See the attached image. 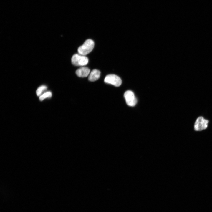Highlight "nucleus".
<instances>
[{"mask_svg":"<svg viewBox=\"0 0 212 212\" xmlns=\"http://www.w3.org/2000/svg\"><path fill=\"white\" fill-rule=\"evenodd\" d=\"M124 97L127 104L129 106H134L137 102V100L134 93L131 91L127 90L124 94Z\"/></svg>","mask_w":212,"mask_h":212,"instance_id":"5","label":"nucleus"},{"mask_svg":"<svg viewBox=\"0 0 212 212\" xmlns=\"http://www.w3.org/2000/svg\"><path fill=\"white\" fill-rule=\"evenodd\" d=\"M71 62L73 64L77 66H83L87 65L88 62L87 57L80 54H74L71 58Z\"/></svg>","mask_w":212,"mask_h":212,"instance_id":"2","label":"nucleus"},{"mask_svg":"<svg viewBox=\"0 0 212 212\" xmlns=\"http://www.w3.org/2000/svg\"><path fill=\"white\" fill-rule=\"evenodd\" d=\"M90 69L86 67H82L76 70V74L78 77H87L89 74Z\"/></svg>","mask_w":212,"mask_h":212,"instance_id":"6","label":"nucleus"},{"mask_svg":"<svg viewBox=\"0 0 212 212\" xmlns=\"http://www.w3.org/2000/svg\"><path fill=\"white\" fill-rule=\"evenodd\" d=\"M105 83L112 84L115 86H120L122 83V80L118 76L113 74L107 75L104 79Z\"/></svg>","mask_w":212,"mask_h":212,"instance_id":"3","label":"nucleus"},{"mask_svg":"<svg viewBox=\"0 0 212 212\" xmlns=\"http://www.w3.org/2000/svg\"><path fill=\"white\" fill-rule=\"evenodd\" d=\"M47 87L45 85H43L39 87L36 91V93L37 96H40L47 89Z\"/></svg>","mask_w":212,"mask_h":212,"instance_id":"8","label":"nucleus"},{"mask_svg":"<svg viewBox=\"0 0 212 212\" xmlns=\"http://www.w3.org/2000/svg\"><path fill=\"white\" fill-rule=\"evenodd\" d=\"M52 93L50 91H47L41 95L39 97L40 101H42L46 98H50L52 97Z\"/></svg>","mask_w":212,"mask_h":212,"instance_id":"9","label":"nucleus"},{"mask_svg":"<svg viewBox=\"0 0 212 212\" xmlns=\"http://www.w3.org/2000/svg\"><path fill=\"white\" fill-rule=\"evenodd\" d=\"M208 120L205 119L202 116L199 117L196 120L194 125V129L196 131H201L206 129L208 126Z\"/></svg>","mask_w":212,"mask_h":212,"instance_id":"4","label":"nucleus"},{"mask_svg":"<svg viewBox=\"0 0 212 212\" xmlns=\"http://www.w3.org/2000/svg\"><path fill=\"white\" fill-rule=\"evenodd\" d=\"M94 46V41L91 39L86 40L82 45L79 47L77 51L78 53L85 56L90 52Z\"/></svg>","mask_w":212,"mask_h":212,"instance_id":"1","label":"nucleus"},{"mask_svg":"<svg viewBox=\"0 0 212 212\" xmlns=\"http://www.w3.org/2000/svg\"><path fill=\"white\" fill-rule=\"evenodd\" d=\"M100 71L94 69L90 72L88 77V80L91 82H93L97 80L100 77Z\"/></svg>","mask_w":212,"mask_h":212,"instance_id":"7","label":"nucleus"}]
</instances>
